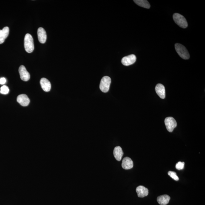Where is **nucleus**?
<instances>
[{
    "label": "nucleus",
    "mask_w": 205,
    "mask_h": 205,
    "mask_svg": "<svg viewBox=\"0 0 205 205\" xmlns=\"http://www.w3.org/2000/svg\"><path fill=\"white\" fill-rule=\"evenodd\" d=\"M24 46L26 51L28 53H31L33 51L34 49V40L31 34H26L24 39Z\"/></svg>",
    "instance_id": "nucleus-1"
},
{
    "label": "nucleus",
    "mask_w": 205,
    "mask_h": 205,
    "mask_svg": "<svg viewBox=\"0 0 205 205\" xmlns=\"http://www.w3.org/2000/svg\"><path fill=\"white\" fill-rule=\"evenodd\" d=\"M175 47L177 53L182 58L185 60L190 58L189 52L184 46L179 43H176L175 44Z\"/></svg>",
    "instance_id": "nucleus-2"
},
{
    "label": "nucleus",
    "mask_w": 205,
    "mask_h": 205,
    "mask_svg": "<svg viewBox=\"0 0 205 205\" xmlns=\"http://www.w3.org/2000/svg\"><path fill=\"white\" fill-rule=\"evenodd\" d=\"M173 18L175 23L182 28L188 27V23L184 16L178 13H175L173 15Z\"/></svg>",
    "instance_id": "nucleus-3"
},
{
    "label": "nucleus",
    "mask_w": 205,
    "mask_h": 205,
    "mask_svg": "<svg viewBox=\"0 0 205 205\" xmlns=\"http://www.w3.org/2000/svg\"><path fill=\"white\" fill-rule=\"evenodd\" d=\"M111 83V79L108 76L103 77L100 83V88L103 92L106 93L109 91Z\"/></svg>",
    "instance_id": "nucleus-4"
},
{
    "label": "nucleus",
    "mask_w": 205,
    "mask_h": 205,
    "mask_svg": "<svg viewBox=\"0 0 205 205\" xmlns=\"http://www.w3.org/2000/svg\"><path fill=\"white\" fill-rule=\"evenodd\" d=\"M165 123L167 130L170 132H173L174 129L177 126L176 121L174 118L171 117L166 118Z\"/></svg>",
    "instance_id": "nucleus-5"
},
{
    "label": "nucleus",
    "mask_w": 205,
    "mask_h": 205,
    "mask_svg": "<svg viewBox=\"0 0 205 205\" xmlns=\"http://www.w3.org/2000/svg\"><path fill=\"white\" fill-rule=\"evenodd\" d=\"M137 60V57L134 55H131L123 57L121 62L125 66H129L133 64Z\"/></svg>",
    "instance_id": "nucleus-6"
},
{
    "label": "nucleus",
    "mask_w": 205,
    "mask_h": 205,
    "mask_svg": "<svg viewBox=\"0 0 205 205\" xmlns=\"http://www.w3.org/2000/svg\"><path fill=\"white\" fill-rule=\"evenodd\" d=\"M19 72L21 79L23 81H27L30 78V74L27 72L24 65H21L19 69Z\"/></svg>",
    "instance_id": "nucleus-7"
},
{
    "label": "nucleus",
    "mask_w": 205,
    "mask_h": 205,
    "mask_svg": "<svg viewBox=\"0 0 205 205\" xmlns=\"http://www.w3.org/2000/svg\"><path fill=\"white\" fill-rule=\"evenodd\" d=\"M122 166L125 170L131 169L133 168V162L129 157H125L122 160Z\"/></svg>",
    "instance_id": "nucleus-8"
},
{
    "label": "nucleus",
    "mask_w": 205,
    "mask_h": 205,
    "mask_svg": "<svg viewBox=\"0 0 205 205\" xmlns=\"http://www.w3.org/2000/svg\"><path fill=\"white\" fill-rule=\"evenodd\" d=\"M37 34L39 42L41 43H45L47 40V35L45 29L42 27L39 28L38 29Z\"/></svg>",
    "instance_id": "nucleus-9"
},
{
    "label": "nucleus",
    "mask_w": 205,
    "mask_h": 205,
    "mask_svg": "<svg viewBox=\"0 0 205 205\" xmlns=\"http://www.w3.org/2000/svg\"><path fill=\"white\" fill-rule=\"evenodd\" d=\"M17 101L18 103L23 106L28 105L30 103V100L27 95L25 94H21L18 96Z\"/></svg>",
    "instance_id": "nucleus-10"
},
{
    "label": "nucleus",
    "mask_w": 205,
    "mask_h": 205,
    "mask_svg": "<svg viewBox=\"0 0 205 205\" xmlns=\"http://www.w3.org/2000/svg\"><path fill=\"white\" fill-rule=\"evenodd\" d=\"M136 191L137 196L139 198H144V197L147 196L149 194L148 189L142 185L137 187L136 189Z\"/></svg>",
    "instance_id": "nucleus-11"
},
{
    "label": "nucleus",
    "mask_w": 205,
    "mask_h": 205,
    "mask_svg": "<svg viewBox=\"0 0 205 205\" xmlns=\"http://www.w3.org/2000/svg\"><path fill=\"white\" fill-rule=\"evenodd\" d=\"M155 91L157 95L162 99L165 98L166 96L165 86L161 84H158L155 87Z\"/></svg>",
    "instance_id": "nucleus-12"
},
{
    "label": "nucleus",
    "mask_w": 205,
    "mask_h": 205,
    "mask_svg": "<svg viewBox=\"0 0 205 205\" xmlns=\"http://www.w3.org/2000/svg\"><path fill=\"white\" fill-rule=\"evenodd\" d=\"M40 84L43 90L44 91L49 92L51 88V84L48 80L45 78H42L40 80Z\"/></svg>",
    "instance_id": "nucleus-13"
},
{
    "label": "nucleus",
    "mask_w": 205,
    "mask_h": 205,
    "mask_svg": "<svg viewBox=\"0 0 205 205\" xmlns=\"http://www.w3.org/2000/svg\"><path fill=\"white\" fill-rule=\"evenodd\" d=\"M113 154L116 160L118 161H120L122 158L124 152L121 147L117 146L115 147L113 151Z\"/></svg>",
    "instance_id": "nucleus-14"
},
{
    "label": "nucleus",
    "mask_w": 205,
    "mask_h": 205,
    "mask_svg": "<svg viewBox=\"0 0 205 205\" xmlns=\"http://www.w3.org/2000/svg\"><path fill=\"white\" fill-rule=\"evenodd\" d=\"M170 197L168 195H164L159 196L157 198V201L161 205H166L169 203Z\"/></svg>",
    "instance_id": "nucleus-15"
},
{
    "label": "nucleus",
    "mask_w": 205,
    "mask_h": 205,
    "mask_svg": "<svg viewBox=\"0 0 205 205\" xmlns=\"http://www.w3.org/2000/svg\"><path fill=\"white\" fill-rule=\"evenodd\" d=\"M9 27H6L2 30H0V44L4 42L5 40L9 35Z\"/></svg>",
    "instance_id": "nucleus-16"
},
{
    "label": "nucleus",
    "mask_w": 205,
    "mask_h": 205,
    "mask_svg": "<svg viewBox=\"0 0 205 205\" xmlns=\"http://www.w3.org/2000/svg\"><path fill=\"white\" fill-rule=\"evenodd\" d=\"M134 2L137 5L141 7L149 9L150 8V4L146 0H134Z\"/></svg>",
    "instance_id": "nucleus-17"
},
{
    "label": "nucleus",
    "mask_w": 205,
    "mask_h": 205,
    "mask_svg": "<svg viewBox=\"0 0 205 205\" xmlns=\"http://www.w3.org/2000/svg\"><path fill=\"white\" fill-rule=\"evenodd\" d=\"M9 92V88L6 86H3L1 88L0 92L1 94L6 95L8 94Z\"/></svg>",
    "instance_id": "nucleus-18"
},
{
    "label": "nucleus",
    "mask_w": 205,
    "mask_h": 205,
    "mask_svg": "<svg viewBox=\"0 0 205 205\" xmlns=\"http://www.w3.org/2000/svg\"><path fill=\"white\" fill-rule=\"evenodd\" d=\"M168 174L170 175V177L174 180L178 181L179 180V178L177 176L176 173L175 172L170 171L168 172Z\"/></svg>",
    "instance_id": "nucleus-19"
},
{
    "label": "nucleus",
    "mask_w": 205,
    "mask_h": 205,
    "mask_svg": "<svg viewBox=\"0 0 205 205\" xmlns=\"http://www.w3.org/2000/svg\"><path fill=\"white\" fill-rule=\"evenodd\" d=\"M184 165L185 163L184 162H179L176 164L175 168L178 170H182L184 168Z\"/></svg>",
    "instance_id": "nucleus-20"
},
{
    "label": "nucleus",
    "mask_w": 205,
    "mask_h": 205,
    "mask_svg": "<svg viewBox=\"0 0 205 205\" xmlns=\"http://www.w3.org/2000/svg\"><path fill=\"white\" fill-rule=\"evenodd\" d=\"M6 82V79L5 78H0V84L3 85L5 84Z\"/></svg>",
    "instance_id": "nucleus-21"
}]
</instances>
